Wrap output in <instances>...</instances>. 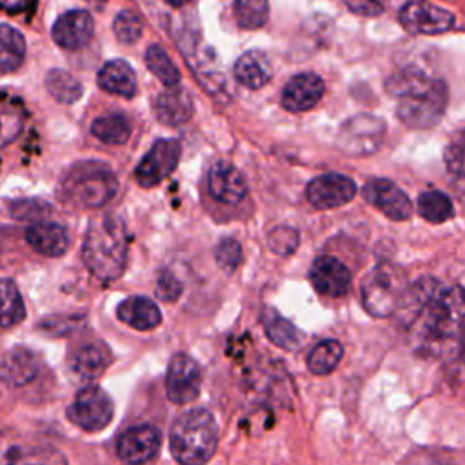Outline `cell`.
<instances>
[{
  "label": "cell",
  "instance_id": "35",
  "mask_svg": "<svg viewBox=\"0 0 465 465\" xmlns=\"http://www.w3.org/2000/svg\"><path fill=\"white\" fill-rule=\"evenodd\" d=\"M2 327L9 329L25 318V305L22 294L13 280H2Z\"/></svg>",
  "mask_w": 465,
  "mask_h": 465
},
{
  "label": "cell",
  "instance_id": "15",
  "mask_svg": "<svg viewBox=\"0 0 465 465\" xmlns=\"http://www.w3.org/2000/svg\"><path fill=\"white\" fill-rule=\"evenodd\" d=\"M93 29L94 22L91 13L85 9H73L56 18L51 29V36L62 49L73 51L84 47L91 40Z\"/></svg>",
  "mask_w": 465,
  "mask_h": 465
},
{
  "label": "cell",
  "instance_id": "32",
  "mask_svg": "<svg viewBox=\"0 0 465 465\" xmlns=\"http://www.w3.org/2000/svg\"><path fill=\"white\" fill-rule=\"evenodd\" d=\"M145 65L147 69L165 85V87H174L180 84V71L169 58L163 47L158 44H151L145 49Z\"/></svg>",
  "mask_w": 465,
  "mask_h": 465
},
{
  "label": "cell",
  "instance_id": "23",
  "mask_svg": "<svg viewBox=\"0 0 465 465\" xmlns=\"http://www.w3.org/2000/svg\"><path fill=\"white\" fill-rule=\"evenodd\" d=\"M96 82L104 91L124 98H131L136 93V73L125 60L120 58L105 62L98 71Z\"/></svg>",
  "mask_w": 465,
  "mask_h": 465
},
{
  "label": "cell",
  "instance_id": "7",
  "mask_svg": "<svg viewBox=\"0 0 465 465\" xmlns=\"http://www.w3.org/2000/svg\"><path fill=\"white\" fill-rule=\"evenodd\" d=\"M385 136V122L374 114H356L345 120L338 131L336 145L352 156L372 154Z\"/></svg>",
  "mask_w": 465,
  "mask_h": 465
},
{
  "label": "cell",
  "instance_id": "38",
  "mask_svg": "<svg viewBox=\"0 0 465 465\" xmlns=\"http://www.w3.org/2000/svg\"><path fill=\"white\" fill-rule=\"evenodd\" d=\"M214 258L218 267L225 272V274H232L240 263H242V245L238 240L234 238H223L216 249H214Z\"/></svg>",
  "mask_w": 465,
  "mask_h": 465
},
{
  "label": "cell",
  "instance_id": "36",
  "mask_svg": "<svg viewBox=\"0 0 465 465\" xmlns=\"http://www.w3.org/2000/svg\"><path fill=\"white\" fill-rule=\"evenodd\" d=\"M234 16L243 29H260L269 18L267 0H234Z\"/></svg>",
  "mask_w": 465,
  "mask_h": 465
},
{
  "label": "cell",
  "instance_id": "18",
  "mask_svg": "<svg viewBox=\"0 0 465 465\" xmlns=\"http://www.w3.org/2000/svg\"><path fill=\"white\" fill-rule=\"evenodd\" d=\"M207 187L213 198L222 203H238L247 194V182L243 174L229 162H216L209 169Z\"/></svg>",
  "mask_w": 465,
  "mask_h": 465
},
{
  "label": "cell",
  "instance_id": "19",
  "mask_svg": "<svg viewBox=\"0 0 465 465\" xmlns=\"http://www.w3.org/2000/svg\"><path fill=\"white\" fill-rule=\"evenodd\" d=\"M27 245L44 256H62L69 249L67 231L54 222H38L25 229Z\"/></svg>",
  "mask_w": 465,
  "mask_h": 465
},
{
  "label": "cell",
  "instance_id": "20",
  "mask_svg": "<svg viewBox=\"0 0 465 465\" xmlns=\"http://www.w3.org/2000/svg\"><path fill=\"white\" fill-rule=\"evenodd\" d=\"M193 96L180 85L167 87L154 98L156 118L165 125H182L193 116Z\"/></svg>",
  "mask_w": 465,
  "mask_h": 465
},
{
  "label": "cell",
  "instance_id": "14",
  "mask_svg": "<svg viewBox=\"0 0 465 465\" xmlns=\"http://www.w3.org/2000/svg\"><path fill=\"white\" fill-rule=\"evenodd\" d=\"M363 198L387 218L401 222L412 214L409 196L391 180L372 178L363 185Z\"/></svg>",
  "mask_w": 465,
  "mask_h": 465
},
{
  "label": "cell",
  "instance_id": "17",
  "mask_svg": "<svg viewBox=\"0 0 465 465\" xmlns=\"http://www.w3.org/2000/svg\"><path fill=\"white\" fill-rule=\"evenodd\" d=\"M323 80L314 73L294 74L282 91V104L291 113L312 109L323 96Z\"/></svg>",
  "mask_w": 465,
  "mask_h": 465
},
{
  "label": "cell",
  "instance_id": "5",
  "mask_svg": "<svg viewBox=\"0 0 465 465\" xmlns=\"http://www.w3.org/2000/svg\"><path fill=\"white\" fill-rule=\"evenodd\" d=\"M405 291V280L396 267L378 265L363 282L361 303L369 314L383 318L396 312Z\"/></svg>",
  "mask_w": 465,
  "mask_h": 465
},
{
  "label": "cell",
  "instance_id": "30",
  "mask_svg": "<svg viewBox=\"0 0 465 465\" xmlns=\"http://www.w3.org/2000/svg\"><path fill=\"white\" fill-rule=\"evenodd\" d=\"M44 84L47 93L60 104H74L84 93L82 84L65 69H51Z\"/></svg>",
  "mask_w": 465,
  "mask_h": 465
},
{
  "label": "cell",
  "instance_id": "13",
  "mask_svg": "<svg viewBox=\"0 0 465 465\" xmlns=\"http://www.w3.org/2000/svg\"><path fill=\"white\" fill-rule=\"evenodd\" d=\"M356 194L352 178L340 173H325L312 178L305 189L309 203L316 209H334L351 202Z\"/></svg>",
  "mask_w": 465,
  "mask_h": 465
},
{
  "label": "cell",
  "instance_id": "43",
  "mask_svg": "<svg viewBox=\"0 0 465 465\" xmlns=\"http://www.w3.org/2000/svg\"><path fill=\"white\" fill-rule=\"evenodd\" d=\"M456 145H460L463 151H465V129L463 131H460V134L456 136V142H454Z\"/></svg>",
  "mask_w": 465,
  "mask_h": 465
},
{
  "label": "cell",
  "instance_id": "44",
  "mask_svg": "<svg viewBox=\"0 0 465 465\" xmlns=\"http://www.w3.org/2000/svg\"><path fill=\"white\" fill-rule=\"evenodd\" d=\"M169 5H173V7H182V5H185L189 0H165Z\"/></svg>",
  "mask_w": 465,
  "mask_h": 465
},
{
  "label": "cell",
  "instance_id": "1",
  "mask_svg": "<svg viewBox=\"0 0 465 465\" xmlns=\"http://www.w3.org/2000/svg\"><path fill=\"white\" fill-rule=\"evenodd\" d=\"M398 323L416 352L465 361V291L436 278H420L403 292Z\"/></svg>",
  "mask_w": 465,
  "mask_h": 465
},
{
  "label": "cell",
  "instance_id": "46",
  "mask_svg": "<svg viewBox=\"0 0 465 465\" xmlns=\"http://www.w3.org/2000/svg\"><path fill=\"white\" fill-rule=\"evenodd\" d=\"M380 2H381V0H380Z\"/></svg>",
  "mask_w": 465,
  "mask_h": 465
},
{
  "label": "cell",
  "instance_id": "25",
  "mask_svg": "<svg viewBox=\"0 0 465 465\" xmlns=\"http://www.w3.org/2000/svg\"><path fill=\"white\" fill-rule=\"evenodd\" d=\"M436 78H430L425 71H421L416 65H407L396 73H392L385 80V89L391 96L396 98H411V96H420L427 93Z\"/></svg>",
  "mask_w": 465,
  "mask_h": 465
},
{
  "label": "cell",
  "instance_id": "9",
  "mask_svg": "<svg viewBox=\"0 0 465 465\" xmlns=\"http://www.w3.org/2000/svg\"><path fill=\"white\" fill-rule=\"evenodd\" d=\"M182 145L174 138H162L153 143L134 169V178L142 187H154L163 182L178 165Z\"/></svg>",
  "mask_w": 465,
  "mask_h": 465
},
{
  "label": "cell",
  "instance_id": "16",
  "mask_svg": "<svg viewBox=\"0 0 465 465\" xmlns=\"http://www.w3.org/2000/svg\"><path fill=\"white\" fill-rule=\"evenodd\" d=\"M312 287L329 298L343 296L351 287L349 269L334 256H320L314 260L309 272Z\"/></svg>",
  "mask_w": 465,
  "mask_h": 465
},
{
  "label": "cell",
  "instance_id": "37",
  "mask_svg": "<svg viewBox=\"0 0 465 465\" xmlns=\"http://www.w3.org/2000/svg\"><path fill=\"white\" fill-rule=\"evenodd\" d=\"M267 243H269V249L278 254V256H289L292 254L296 249H298V243H300V236H298V231L289 227V225H280V227H274L269 236H267Z\"/></svg>",
  "mask_w": 465,
  "mask_h": 465
},
{
  "label": "cell",
  "instance_id": "40",
  "mask_svg": "<svg viewBox=\"0 0 465 465\" xmlns=\"http://www.w3.org/2000/svg\"><path fill=\"white\" fill-rule=\"evenodd\" d=\"M180 294H182L180 280L173 272L162 271L156 282V296L163 302H174L180 298Z\"/></svg>",
  "mask_w": 465,
  "mask_h": 465
},
{
  "label": "cell",
  "instance_id": "27",
  "mask_svg": "<svg viewBox=\"0 0 465 465\" xmlns=\"http://www.w3.org/2000/svg\"><path fill=\"white\" fill-rule=\"evenodd\" d=\"M262 323L267 338L280 349L296 351L302 347L303 334L289 320L280 316L276 311L265 309V312L262 314Z\"/></svg>",
  "mask_w": 465,
  "mask_h": 465
},
{
  "label": "cell",
  "instance_id": "4",
  "mask_svg": "<svg viewBox=\"0 0 465 465\" xmlns=\"http://www.w3.org/2000/svg\"><path fill=\"white\" fill-rule=\"evenodd\" d=\"M118 182L107 165L78 163L64 180L65 196L84 207H102L116 193Z\"/></svg>",
  "mask_w": 465,
  "mask_h": 465
},
{
  "label": "cell",
  "instance_id": "8",
  "mask_svg": "<svg viewBox=\"0 0 465 465\" xmlns=\"http://www.w3.org/2000/svg\"><path fill=\"white\" fill-rule=\"evenodd\" d=\"M114 414V405L105 391L96 385H85L80 389L67 409V418L87 432L105 429Z\"/></svg>",
  "mask_w": 465,
  "mask_h": 465
},
{
  "label": "cell",
  "instance_id": "3",
  "mask_svg": "<svg viewBox=\"0 0 465 465\" xmlns=\"http://www.w3.org/2000/svg\"><path fill=\"white\" fill-rule=\"evenodd\" d=\"M171 454L180 465H205L218 447V425L207 409H191L176 418L169 434Z\"/></svg>",
  "mask_w": 465,
  "mask_h": 465
},
{
  "label": "cell",
  "instance_id": "41",
  "mask_svg": "<svg viewBox=\"0 0 465 465\" xmlns=\"http://www.w3.org/2000/svg\"><path fill=\"white\" fill-rule=\"evenodd\" d=\"M345 5L356 13L365 16H378L383 11V5L380 0H345Z\"/></svg>",
  "mask_w": 465,
  "mask_h": 465
},
{
  "label": "cell",
  "instance_id": "29",
  "mask_svg": "<svg viewBox=\"0 0 465 465\" xmlns=\"http://www.w3.org/2000/svg\"><path fill=\"white\" fill-rule=\"evenodd\" d=\"M25 56V40L20 31L4 24L0 27V71L4 74L20 67Z\"/></svg>",
  "mask_w": 465,
  "mask_h": 465
},
{
  "label": "cell",
  "instance_id": "34",
  "mask_svg": "<svg viewBox=\"0 0 465 465\" xmlns=\"http://www.w3.org/2000/svg\"><path fill=\"white\" fill-rule=\"evenodd\" d=\"M343 356V347L336 340L320 341L307 356V367L312 374L332 372Z\"/></svg>",
  "mask_w": 465,
  "mask_h": 465
},
{
  "label": "cell",
  "instance_id": "22",
  "mask_svg": "<svg viewBox=\"0 0 465 465\" xmlns=\"http://www.w3.org/2000/svg\"><path fill=\"white\" fill-rule=\"evenodd\" d=\"M116 316L120 322L138 331H151L162 323L158 305L143 296H129L122 300L116 307Z\"/></svg>",
  "mask_w": 465,
  "mask_h": 465
},
{
  "label": "cell",
  "instance_id": "31",
  "mask_svg": "<svg viewBox=\"0 0 465 465\" xmlns=\"http://www.w3.org/2000/svg\"><path fill=\"white\" fill-rule=\"evenodd\" d=\"M91 133L104 143L120 145L131 136V122L124 114H107L93 122Z\"/></svg>",
  "mask_w": 465,
  "mask_h": 465
},
{
  "label": "cell",
  "instance_id": "39",
  "mask_svg": "<svg viewBox=\"0 0 465 465\" xmlns=\"http://www.w3.org/2000/svg\"><path fill=\"white\" fill-rule=\"evenodd\" d=\"M113 31L122 44H134L142 36V20L133 11H120L113 22Z\"/></svg>",
  "mask_w": 465,
  "mask_h": 465
},
{
  "label": "cell",
  "instance_id": "24",
  "mask_svg": "<svg viewBox=\"0 0 465 465\" xmlns=\"http://www.w3.org/2000/svg\"><path fill=\"white\" fill-rule=\"evenodd\" d=\"M234 78L249 89H260L269 84L272 78V65L267 54L260 49L243 53L234 64Z\"/></svg>",
  "mask_w": 465,
  "mask_h": 465
},
{
  "label": "cell",
  "instance_id": "10",
  "mask_svg": "<svg viewBox=\"0 0 465 465\" xmlns=\"http://www.w3.org/2000/svg\"><path fill=\"white\" fill-rule=\"evenodd\" d=\"M400 24L412 35H441L454 25V15L425 0L407 2L400 9Z\"/></svg>",
  "mask_w": 465,
  "mask_h": 465
},
{
  "label": "cell",
  "instance_id": "45",
  "mask_svg": "<svg viewBox=\"0 0 465 465\" xmlns=\"http://www.w3.org/2000/svg\"><path fill=\"white\" fill-rule=\"evenodd\" d=\"M85 2H89V4L94 5L96 9H102V7L105 5V0H85Z\"/></svg>",
  "mask_w": 465,
  "mask_h": 465
},
{
  "label": "cell",
  "instance_id": "28",
  "mask_svg": "<svg viewBox=\"0 0 465 465\" xmlns=\"http://www.w3.org/2000/svg\"><path fill=\"white\" fill-rule=\"evenodd\" d=\"M2 465H67L65 456L47 445L11 447L5 450Z\"/></svg>",
  "mask_w": 465,
  "mask_h": 465
},
{
  "label": "cell",
  "instance_id": "11",
  "mask_svg": "<svg viewBox=\"0 0 465 465\" xmlns=\"http://www.w3.org/2000/svg\"><path fill=\"white\" fill-rule=\"evenodd\" d=\"M202 387L200 365L187 354L173 356L167 367L165 392L173 403L183 405L198 398Z\"/></svg>",
  "mask_w": 465,
  "mask_h": 465
},
{
  "label": "cell",
  "instance_id": "12",
  "mask_svg": "<svg viewBox=\"0 0 465 465\" xmlns=\"http://www.w3.org/2000/svg\"><path fill=\"white\" fill-rule=\"evenodd\" d=\"M162 434L154 425H136L116 440V454L125 465H143L160 450Z\"/></svg>",
  "mask_w": 465,
  "mask_h": 465
},
{
  "label": "cell",
  "instance_id": "2",
  "mask_svg": "<svg viewBox=\"0 0 465 465\" xmlns=\"http://www.w3.org/2000/svg\"><path fill=\"white\" fill-rule=\"evenodd\" d=\"M129 234L120 216L102 214L91 220L82 258L93 276L102 282L116 280L127 263Z\"/></svg>",
  "mask_w": 465,
  "mask_h": 465
},
{
  "label": "cell",
  "instance_id": "6",
  "mask_svg": "<svg viewBox=\"0 0 465 465\" xmlns=\"http://www.w3.org/2000/svg\"><path fill=\"white\" fill-rule=\"evenodd\" d=\"M447 100H449L447 84L436 78L432 87L427 93L420 96L401 98L398 104L396 114L400 122L411 129H430L441 120L447 107Z\"/></svg>",
  "mask_w": 465,
  "mask_h": 465
},
{
  "label": "cell",
  "instance_id": "42",
  "mask_svg": "<svg viewBox=\"0 0 465 465\" xmlns=\"http://www.w3.org/2000/svg\"><path fill=\"white\" fill-rule=\"evenodd\" d=\"M454 189H456V193H458V196H460V200L465 203V173L456 180V183H454Z\"/></svg>",
  "mask_w": 465,
  "mask_h": 465
},
{
  "label": "cell",
  "instance_id": "26",
  "mask_svg": "<svg viewBox=\"0 0 465 465\" xmlns=\"http://www.w3.org/2000/svg\"><path fill=\"white\" fill-rule=\"evenodd\" d=\"M111 361H113V354L104 343L100 341L87 343L80 347L73 356V372L80 380L89 381L102 376L104 371L111 365Z\"/></svg>",
  "mask_w": 465,
  "mask_h": 465
},
{
  "label": "cell",
  "instance_id": "33",
  "mask_svg": "<svg viewBox=\"0 0 465 465\" xmlns=\"http://www.w3.org/2000/svg\"><path fill=\"white\" fill-rule=\"evenodd\" d=\"M418 213L430 223H443L454 214L450 198L441 191H425L418 198Z\"/></svg>",
  "mask_w": 465,
  "mask_h": 465
},
{
  "label": "cell",
  "instance_id": "21",
  "mask_svg": "<svg viewBox=\"0 0 465 465\" xmlns=\"http://www.w3.org/2000/svg\"><path fill=\"white\" fill-rule=\"evenodd\" d=\"M38 374V360L25 347H13L2 358V381L11 387H22Z\"/></svg>",
  "mask_w": 465,
  "mask_h": 465
}]
</instances>
